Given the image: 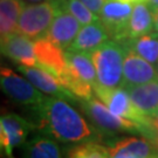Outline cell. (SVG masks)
<instances>
[{
    "label": "cell",
    "instance_id": "cell-1",
    "mask_svg": "<svg viewBox=\"0 0 158 158\" xmlns=\"http://www.w3.org/2000/svg\"><path fill=\"white\" fill-rule=\"evenodd\" d=\"M67 101L60 97H46L35 109L40 129L44 130L45 135L61 143L79 144L100 141V132Z\"/></svg>",
    "mask_w": 158,
    "mask_h": 158
},
{
    "label": "cell",
    "instance_id": "cell-2",
    "mask_svg": "<svg viewBox=\"0 0 158 158\" xmlns=\"http://www.w3.org/2000/svg\"><path fill=\"white\" fill-rule=\"evenodd\" d=\"M81 107L90 121L91 125L101 136H115L119 132H131L139 134L155 143V132L152 128H148L134 121L115 115L101 100L91 97L90 100L81 101Z\"/></svg>",
    "mask_w": 158,
    "mask_h": 158
},
{
    "label": "cell",
    "instance_id": "cell-3",
    "mask_svg": "<svg viewBox=\"0 0 158 158\" xmlns=\"http://www.w3.org/2000/svg\"><path fill=\"white\" fill-rule=\"evenodd\" d=\"M97 75V83L106 88L122 87L124 47L115 40H108L90 53Z\"/></svg>",
    "mask_w": 158,
    "mask_h": 158
},
{
    "label": "cell",
    "instance_id": "cell-4",
    "mask_svg": "<svg viewBox=\"0 0 158 158\" xmlns=\"http://www.w3.org/2000/svg\"><path fill=\"white\" fill-rule=\"evenodd\" d=\"M60 10L61 5L59 0L25 6L19 18L15 32L35 40L45 36Z\"/></svg>",
    "mask_w": 158,
    "mask_h": 158
},
{
    "label": "cell",
    "instance_id": "cell-5",
    "mask_svg": "<svg viewBox=\"0 0 158 158\" xmlns=\"http://www.w3.org/2000/svg\"><path fill=\"white\" fill-rule=\"evenodd\" d=\"M94 91L97 97L107 106L110 111L115 115H118L121 117L134 121L136 123L148 128L151 127V118L148 117L145 114H143L134 104L129 96V93L123 87L116 88H106L98 83L94 85Z\"/></svg>",
    "mask_w": 158,
    "mask_h": 158
},
{
    "label": "cell",
    "instance_id": "cell-6",
    "mask_svg": "<svg viewBox=\"0 0 158 158\" xmlns=\"http://www.w3.org/2000/svg\"><path fill=\"white\" fill-rule=\"evenodd\" d=\"M0 85L12 101L25 107L33 108L34 110L46 98L28 80L7 67H1L0 69Z\"/></svg>",
    "mask_w": 158,
    "mask_h": 158
},
{
    "label": "cell",
    "instance_id": "cell-7",
    "mask_svg": "<svg viewBox=\"0 0 158 158\" xmlns=\"http://www.w3.org/2000/svg\"><path fill=\"white\" fill-rule=\"evenodd\" d=\"M34 125L14 113L0 117V147L7 158H13V149L26 144L27 137Z\"/></svg>",
    "mask_w": 158,
    "mask_h": 158
},
{
    "label": "cell",
    "instance_id": "cell-8",
    "mask_svg": "<svg viewBox=\"0 0 158 158\" xmlns=\"http://www.w3.org/2000/svg\"><path fill=\"white\" fill-rule=\"evenodd\" d=\"M131 13L132 7L130 4H124L118 0H108L98 14V18L110 38L122 44L128 39Z\"/></svg>",
    "mask_w": 158,
    "mask_h": 158
},
{
    "label": "cell",
    "instance_id": "cell-9",
    "mask_svg": "<svg viewBox=\"0 0 158 158\" xmlns=\"http://www.w3.org/2000/svg\"><path fill=\"white\" fill-rule=\"evenodd\" d=\"M124 47V61H123V83L122 87L147 83L158 79V70L155 69L152 63L137 54L132 48Z\"/></svg>",
    "mask_w": 158,
    "mask_h": 158
},
{
    "label": "cell",
    "instance_id": "cell-10",
    "mask_svg": "<svg viewBox=\"0 0 158 158\" xmlns=\"http://www.w3.org/2000/svg\"><path fill=\"white\" fill-rule=\"evenodd\" d=\"M18 70L21 74H23V76L28 80L35 88H38L39 90L47 95L60 97V98H64V100H74L75 98V96L61 85L60 80L53 73H51L48 69L42 67L40 63L35 64V66H31V67L19 64Z\"/></svg>",
    "mask_w": 158,
    "mask_h": 158
},
{
    "label": "cell",
    "instance_id": "cell-11",
    "mask_svg": "<svg viewBox=\"0 0 158 158\" xmlns=\"http://www.w3.org/2000/svg\"><path fill=\"white\" fill-rule=\"evenodd\" d=\"M34 52L38 59V63L48 69L57 79L67 72L68 63L66 52L63 48L55 44L48 36H41L34 41Z\"/></svg>",
    "mask_w": 158,
    "mask_h": 158
},
{
    "label": "cell",
    "instance_id": "cell-12",
    "mask_svg": "<svg viewBox=\"0 0 158 158\" xmlns=\"http://www.w3.org/2000/svg\"><path fill=\"white\" fill-rule=\"evenodd\" d=\"M1 53L23 66L31 67L38 64L34 44L31 41V38L18 32L1 38Z\"/></svg>",
    "mask_w": 158,
    "mask_h": 158
},
{
    "label": "cell",
    "instance_id": "cell-13",
    "mask_svg": "<svg viewBox=\"0 0 158 158\" xmlns=\"http://www.w3.org/2000/svg\"><path fill=\"white\" fill-rule=\"evenodd\" d=\"M80 32V21L70 12L60 10L55 15L46 36L67 51Z\"/></svg>",
    "mask_w": 158,
    "mask_h": 158
},
{
    "label": "cell",
    "instance_id": "cell-14",
    "mask_svg": "<svg viewBox=\"0 0 158 158\" xmlns=\"http://www.w3.org/2000/svg\"><path fill=\"white\" fill-rule=\"evenodd\" d=\"M131 101L148 117H153L158 113V79L147 83L130 85L125 88Z\"/></svg>",
    "mask_w": 158,
    "mask_h": 158
},
{
    "label": "cell",
    "instance_id": "cell-15",
    "mask_svg": "<svg viewBox=\"0 0 158 158\" xmlns=\"http://www.w3.org/2000/svg\"><path fill=\"white\" fill-rule=\"evenodd\" d=\"M109 39L110 35L98 20L96 23H88L80 29L74 42L68 49L75 52H85L90 54L91 52L95 51L96 48H98Z\"/></svg>",
    "mask_w": 158,
    "mask_h": 158
},
{
    "label": "cell",
    "instance_id": "cell-16",
    "mask_svg": "<svg viewBox=\"0 0 158 158\" xmlns=\"http://www.w3.org/2000/svg\"><path fill=\"white\" fill-rule=\"evenodd\" d=\"M153 28L152 11L147 2H138L134 6L128 27V39H134L143 34L150 33ZM125 40V41H127Z\"/></svg>",
    "mask_w": 158,
    "mask_h": 158
},
{
    "label": "cell",
    "instance_id": "cell-17",
    "mask_svg": "<svg viewBox=\"0 0 158 158\" xmlns=\"http://www.w3.org/2000/svg\"><path fill=\"white\" fill-rule=\"evenodd\" d=\"M25 158H63L61 150L47 135H36L25 145Z\"/></svg>",
    "mask_w": 158,
    "mask_h": 158
},
{
    "label": "cell",
    "instance_id": "cell-18",
    "mask_svg": "<svg viewBox=\"0 0 158 158\" xmlns=\"http://www.w3.org/2000/svg\"><path fill=\"white\" fill-rule=\"evenodd\" d=\"M68 68L72 69L74 73L77 74L80 77L89 82L93 87L97 85V75L94 62L91 60L89 53L85 52H75V51H66Z\"/></svg>",
    "mask_w": 158,
    "mask_h": 158
},
{
    "label": "cell",
    "instance_id": "cell-19",
    "mask_svg": "<svg viewBox=\"0 0 158 158\" xmlns=\"http://www.w3.org/2000/svg\"><path fill=\"white\" fill-rule=\"evenodd\" d=\"M23 5L20 0H0V35L5 38L17 31Z\"/></svg>",
    "mask_w": 158,
    "mask_h": 158
},
{
    "label": "cell",
    "instance_id": "cell-20",
    "mask_svg": "<svg viewBox=\"0 0 158 158\" xmlns=\"http://www.w3.org/2000/svg\"><path fill=\"white\" fill-rule=\"evenodd\" d=\"M121 45L132 48L137 54L152 64L158 63V33L156 32H150L134 39H129Z\"/></svg>",
    "mask_w": 158,
    "mask_h": 158
},
{
    "label": "cell",
    "instance_id": "cell-21",
    "mask_svg": "<svg viewBox=\"0 0 158 158\" xmlns=\"http://www.w3.org/2000/svg\"><path fill=\"white\" fill-rule=\"evenodd\" d=\"M67 156L68 158H110V151L107 145L98 142H85L70 148Z\"/></svg>",
    "mask_w": 158,
    "mask_h": 158
},
{
    "label": "cell",
    "instance_id": "cell-22",
    "mask_svg": "<svg viewBox=\"0 0 158 158\" xmlns=\"http://www.w3.org/2000/svg\"><path fill=\"white\" fill-rule=\"evenodd\" d=\"M62 10L70 12L74 17L76 18L82 25L96 23L100 20V18L94 14L81 0H59Z\"/></svg>",
    "mask_w": 158,
    "mask_h": 158
},
{
    "label": "cell",
    "instance_id": "cell-23",
    "mask_svg": "<svg viewBox=\"0 0 158 158\" xmlns=\"http://www.w3.org/2000/svg\"><path fill=\"white\" fill-rule=\"evenodd\" d=\"M90 11H93L96 14H100L103 8L104 4L107 2L108 0H81Z\"/></svg>",
    "mask_w": 158,
    "mask_h": 158
},
{
    "label": "cell",
    "instance_id": "cell-24",
    "mask_svg": "<svg viewBox=\"0 0 158 158\" xmlns=\"http://www.w3.org/2000/svg\"><path fill=\"white\" fill-rule=\"evenodd\" d=\"M110 151V158H139L136 156L135 153L127 151V150H121V149H109Z\"/></svg>",
    "mask_w": 158,
    "mask_h": 158
},
{
    "label": "cell",
    "instance_id": "cell-25",
    "mask_svg": "<svg viewBox=\"0 0 158 158\" xmlns=\"http://www.w3.org/2000/svg\"><path fill=\"white\" fill-rule=\"evenodd\" d=\"M151 127L155 132V143L158 144V113L151 117Z\"/></svg>",
    "mask_w": 158,
    "mask_h": 158
},
{
    "label": "cell",
    "instance_id": "cell-26",
    "mask_svg": "<svg viewBox=\"0 0 158 158\" xmlns=\"http://www.w3.org/2000/svg\"><path fill=\"white\" fill-rule=\"evenodd\" d=\"M152 17H153V28H155V32L158 33V10L152 11Z\"/></svg>",
    "mask_w": 158,
    "mask_h": 158
},
{
    "label": "cell",
    "instance_id": "cell-27",
    "mask_svg": "<svg viewBox=\"0 0 158 158\" xmlns=\"http://www.w3.org/2000/svg\"><path fill=\"white\" fill-rule=\"evenodd\" d=\"M147 5L150 7L151 11H155V10H158V0H145Z\"/></svg>",
    "mask_w": 158,
    "mask_h": 158
},
{
    "label": "cell",
    "instance_id": "cell-28",
    "mask_svg": "<svg viewBox=\"0 0 158 158\" xmlns=\"http://www.w3.org/2000/svg\"><path fill=\"white\" fill-rule=\"evenodd\" d=\"M26 2H29V4H39V2H45V1H48V0H23Z\"/></svg>",
    "mask_w": 158,
    "mask_h": 158
},
{
    "label": "cell",
    "instance_id": "cell-29",
    "mask_svg": "<svg viewBox=\"0 0 158 158\" xmlns=\"http://www.w3.org/2000/svg\"><path fill=\"white\" fill-rule=\"evenodd\" d=\"M157 70H158V63H157Z\"/></svg>",
    "mask_w": 158,
    "mask_h": 158
},
{
    "label": "cell",
    "instance_id": "cell-30",
    "mask_svg": "<svg viewBox=\"0 0 158 158\" xmlns=\"http://www.w3.org/2000/svg\"><path fill=\"white\" fill-rule=\"evenodd\" d=\"M61 1H62V0H61Z\"/></svg>",
    "mask_w": 158,
    "mask_h": 158
}]
</instances>
